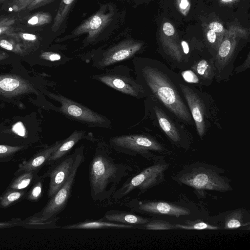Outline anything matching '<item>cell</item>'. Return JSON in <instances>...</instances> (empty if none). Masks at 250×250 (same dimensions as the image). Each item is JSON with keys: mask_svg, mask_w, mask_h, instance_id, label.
<instances>
[{"mask_svg": "<svg viewBox=\"0 0 250 250\" xmlns=\"http://www.w3.org/2000/svg\"><path fill=\"white\" fill-rule=\"evenodd\" d=\"M133 64L136 79L147 97L156 99L174 117L185 125L194 122L181 93L178 73L156 60L135 57Z\"/></svg>", "mask_w": 250, "mask_h": 250, "instance_id": "6da1fadb", "label": "cell"}, {"mask_svg": "<svg viewBox=\"0 0 250 250\" xmlns=\"http://www.w3.org/2000/svg\"><path fill=\"white\" fill-rule=\"evenodd\" d=\"M131 170L130 166L117 163L104 146L99 143L89 166L92 200L103 201L112 196Z\"/></svg>", "mask_w": 250, "mask_h": 250, "instance_id": "7a4b0ae2", "label": "cell"}, {"mask_svg": "<svg viewBox=\"0 0 250 250\" xmlns=\"http://www.w3.org/2000/svg\"><path fill=\"white\" fill-rule=\"evenodd\" d=\"M74 152L75 158L72 169L65 183L40 211L26 218L23 223L44 228H59L57 225L59 219L57 215L65 208L71 196L78 169L85 159L82 146Z\"/></svg>", "mask_w": 250, "mask_h": 250, "instance_id": "3957f363", "label": "cell"}, {"mask_svg": "<svg viewBox=\"0 0 250 250\" xmlns=\"http://www.w3.org/2000/svg\"><path fill=\"white\" fill-rule=\"evenodd\" d=\"M179 86L197 132L203 139L212 125L217 124L215 121L217 110L215 101L202 88L188 84L181 78Z\"/></svg>", "mask_w": 250, "mask_h": 250, "instance_id": "277c9868", "label": "cell"}, {"mask_svg": "<svg viewBox=\"0 0 250 250\" xmlns=\"http://www.w3.org/2000/svg\"><path fill=\"white\" fill-rule=\"evenodd\" d=\"M145 107V117H148L172 143L179 146L188 144L191 134L185 124L174 117L156 99L146 97Z\"/></svg>", "mask_w": 250, "mask_h": 250, "instance_id": "5b68a950", "label": "cell"}, {"mask_svg": "<svg viewBox=\"0 0 250 250\" xmlns=\"http://www.w3.org/2000/svg\"><path fill=\"white\" fill-rule=\"evenodd\" d=\"M127 66L120 64L106 69L102 73L92 76L98 81L122 93L136 99L146 98L147 94L143 86L131 74Z\"/></svg>", "mask_w": 250, "mask_h": 250, "instance_id": "8992f818", "label": "cell"}, {"mask_svg": "<svg viewBox=\"0 0 250 250\" xmlns=\"http://www.w3.org/2000/svg\"><path fill=\"white\" fill-rule=\"evenodd\" d=\"M47 95L60 104L58 111L67 118L89 127H112L110 120L84 105L60 94L48 92Z\"/></svg>", "mask_w": 250, "mask_h": 250, "instance_id": "52a82bcc", "label": "cell"}, {"mask_svg": "<svg viewBox=\"0 0 250 250\" xmlns=\"http://www.w3.org/2000/svg\"><path fill=\"white\" fill-rule=\"evenodd\" d=\"M110 146L116 151L130 156L140 155L148 159L152 151L160 152L163 146L152 136L146 134L114 136L109 140Z\"/></svg>", "mask_w": 250, "mask_h": 250, "instance_id": "ba28073f", "label": "cell"}, {"mask_svg": "<svg viewBox=\"0 0 250 250\" xmlns=\"http://www.w3.org/2000/svg\"><path fill=\"white\" fill-rule=\"evenodd\" d=\"M143 45V42L132 39L123 40L96 55L93 58L92 64L98 69H106L135 56Z\"/></svg>", "mask_w": 250, "mask_h": 250, "instance_id": "9c48e42d", "label": "cell"}, {"mask_svg": "<svg viewBox=\"0 0 250 250\" xmlns=\"http://www.w3.org/2000/svg\"><path fill=\"white\" fill-rule=\"evenodd\" d=\"M167 167V164H156L128 178L115 191L112 198L115 200L120 199L135 189H139L141 193L145 192L161 181Z\"/></svg>", "mask_w": 250, "mask_h": 250, "instance_id": "30bf717a", "label": "cell"}, {"mask_svg": "<svg viewBox=\"0 0 250 250\" xmlns=\"http://www.w3.org/2000/svg\"><path fill=\"white\" fill-rule=\"evenodd\" d=\"M236 36H226L214 57L215 80L217 83L226 82L232 75L237 55Z\"/></svg>", "mask_w": 250, "mask_h": 250, "instance_id": "8fae6325", "label": "cell"}, {"mask_svg": "<svg viewBox=\"0 0 250 250\" xmlns=\"http://www.w3.org/2000/svg\"><path fill=\"white\" fill-rule=\"evenodd\" d=\"M179 180L196 189L221 192L230 189V186L222 177L212 170L203 168H193L183 174Z\"/></svg>", "mask_w": 250, "mask_h": 250, "instance_id": "7c38bea8", "label": "cell"}, {"mask_svg": "<svg viewBox=\"0 0 250 250\" xmlns=\"http://www.w3.org/2000/svg\"><path fill=\"white\" fill-rule=\"evenodd\" d=\"M114 15V10L110 5H103L96 13L74 29L69 38L86 33L87 42H92L95 41L111 21Z\"/></svg>", "mask_w": 250, "mask_h": 250, "instance_id": "4fadbf2b", "label": "cell"}, {"mask_svg": "<svg viewBox=\"0 0 250 250\" xmlns=\"http://www.w3.org/2000/svg\"><path fill=\"white\" fill-rule=\"evenodd\" d=\"M75 158L74 152L67 154L59 159L48 169L42 177L49 178L48 196L51 198L61 188L69 176Z\"/></svg>", "mask_w": 250, "mask_h": 250, "instance_id": "5bb4252c", "label": "cell"}, {"mask_svg": "<svg viewBox=\"0 0 250 250\" xmlns=\"http://www.w3.org/2000/svg\"><path fill=\"white\" fill-rule=\"evenodd\" d=\"M132 210L137 212L163 214L179 217L190 214V211L184 207L165 202H145L133 199L127 204Z\"/></svg>", "mask_w": 250, "mask_h": 250, "instance_id": "9a60e30c", "label": "cell"}, {"mask_svg": "<svg viewBox=\"0 0 250 250\" xmlns=\"http://www.w3.org/2000/svg\"><path fill=\"white\" fill-rule=\"evenodd\" d=\"M25 94L38 93L33 84L21 76L14 74L0 75V94L13 97Z\"/></svg>", "mask_w": 250, "mask_h": 250, "instance_id": "2e32d148", "label": "cell"}, {"mask_svg": "<svg viewBox=\"0 0 250 250\" xmlns=\"http://www.w3.org/2000/svg\"><path fill=\"white\" fill-rule=\"evenodd\" d=\"M63 140L56 142L51 146L42 149L27 161L19 164L15 174L29 171H37L46 164L53 153L58 148Z\"/></svg>", "mask_w": 250, "mask_h": 250, "instance_id": "e0dca14e", "label": "cell"}, {"mask_svg": "<svg viewBox=\"0 0 250 250\" xmlns=\"http://www.w3.org/2000/svg\"><path fill=\"white\" fill-rule=\"evenodd\" d=\"M188 68H190L197 74L204 86L211 85L215 79L214 57L212 56L199 57L193 62Z\"/></svg>", "mask_w": 250, "mask_h": 250, "instance_id": "ac0fdd59", "label": "cell"}, {"mask_svg": "<svg viewBox=\"0 0 250 250\" xmlns=\"http://www.w3.org/2000/svg\"><path fill=\"white\" fill-rule=\"evenodd\" d=\"M100 220L136 226H141L149 221L148 219L136 214L116 210L107 211Z\"/></svg>", "mask_w": 250, "mask_h": 250, "instance_id": "d6986e66", "label": "cell"}, {"mask_svg": "<svg viewBox=\"0 0 250 250\" xmlns=\"http://www.w3.org/2000/svg\"><path fill=\"white\" fill-rule=\"evenodd\" d=\"M141 226L126 225L103 220L85 221L64 226V229H136Z\"/></svg>", "mask_w": 250, "mask_h": 250, "instance_id": "ffe728a7", "label": "cell"}, {"mask_svg": "<svg viewBox=\"0 0 250 250\" xmlns=\"http://www.w3.org/2000/svg\"><path fill=\"white\" fill-rule=\"evenodd\" d=\"M83 130H75L67 138L63 139L58 148L48 160L46 165H51L59 159L67 155L70 150L80 140L86 137Z\"/></svg>", "mask_w": 250, "mask_h": 250, "instance_id": "44dd1931", "label": "cell"}, {"mask_svg": "<svg viewBox=\"0 0 250 250\" xmlns=\"http://www.w3.org/2000/svg\"><path fill=\"white\" fill-rule=\"evenodd\" d=\"M75 0H62L51 27L53 31H57L59 29L61 24L67 17Z\"/></svg>", "mask_w": 250, "mask_h": 250, "instance_id": "7402d4cb", "label": "cell"}, {"mask_svg": "<svg viewBox=\"0 0 250 250\" xmlns=\"http://www.w3.org/2000/svg\"><path fill=\"white\" fill-rule=\"evenodd\" d=\"M39 177L37 171L23 172L11 183L8 188L23 190L30 185L33 180H36Z\"/></svg>", "mask_w": 250, "mask_h": 250, "instance_id": "603a6c76", "label": "cell"}, {"mask_svg": "<svg viewBox=\"0 0 250 250\" xmlns=\"http://www.w3.org/2000/svg\"><path fill=\"white\" fill-rule=\"evenodd\" d=\"M25 195L23 190L7 189L0 196V207L6 208L19 201Z\"/></svg>", "mask_w": 250, "mask_h": 250, "instance_id": "cb8c5ba5", "label": "cell"}, {"mask_svg": "<svg viewBox=\"0 0 250 250\" xmlns=\"http://www.w3.org/2000/svg\"><path fill=\"white\" fill-rule=\"evenodd\" d=\"M242 210H236L227 216L224 225L225 229H237L244 226Z\"/></svg>", "mask_w": 250, "mask_h": 250, "instance_id": "d4e9b609", "label": "cell"}, {"mask_svg": "<svg viewBox=\"0 0 250 250\" xmlns=\"http://www.w3.org/2000/svg\"><path fill=\"white\" fill-rule=\"evenodd\" d=\"M178 74L185 83L199 88L204 87L200 79L190 68L179 70Z\"/></svg>", "mask_w": 250, "mask_h": 250, "instance_id": "484cf974", "label": "cell"}, {"mask_svg": "<svg viewBox=\"0 0 250 250\" xmlns=\"http://www.w3.org/2000/svg\"><path fill=\"white\" fill-rule=\"evenodd\" d=\"M141 226L142 228L148 230H167L176 229L175 225L162 220L149 221Z\"/></svg>", "mask_w": 250, "mask_h": 250, "instance_id": "4316f807", "label": "cell"}, {"mask_svg": "<svg viewBox=\"0 0 250 250\" xmlns=\"http://www.w3.org/2000/svg\"><path fill=\"white\" fill-rule=\"evenodd\" d=\"M42 178L39 177L34 183L29 191L28 199L32 201H38L42 194Z\"/></svg>", "mask_w": 250, "mask_h": 250, "instance_id": "83f0119b", "label": "cell"}, {"mask_svg": "<svg viewBox=\"0 0 250 250\" xmlns=\"http://www.w3.org/2000/svg\"><path fill=\"white\" fill-rule=\"evenodd\" d=\"M0 47L20 55H24L26 53V51L22 47L21 44L4 39L0 40Z\"/></svg>", "mask_w": 250, "mask_h": 250, "instance_id": "f1b7e54d", "label": "cell"}, {"mask_svg": "<svg viewBox=\"0 0 250 250\" xmlns=\"http://www.w3.org/2000/svg\"><path fill=\"white\" fill-rule=\"evenodd\" d=\"M176 229H195V230H203V229H217L218 228L216 226L210 225L204 222H198L195 223L189 224L188 225H175Z\"/></svg>", "mask_w": 250, "mask_h": 250, "instance_id": "f546056e", "label": "cell"}, {"mask_svg": "<svg viewBox=\"0 0 250 250\" xmlns=\"http://www.w3.org/2000/svg\"><path fill=\"white\" fill-rule=\"evenodd\" d=\"M51 21V16L48 13H39L32 16L27 21L30 25H40L50 23Z\"/></svg>", "mask_w": 250, "mask_h": 250, "instance_id": "4dcf8cb0", "label": "cell"}, {"mask_svg": "<svg viewBox=\"0 0 250 250\" xmlns=\"http://www.w3.org/2000/svg\"><path fill=\"white\" fill-rule=\"evenodd\" d=\"M24 148L23 146H12L7 145H0V158L11 156Z\"/></svg>", "mask_w": 250, "mask_h": 250, "instance_id": "1f68e13d", "label": "cell"}, {"mask_svg": "<svg viewBox=\"0 0 250 250\" xmlns=\"http://www.w3.org/2000/svg\"><path fill=\"white\" fill-rule=\"evenodd\" d=\"M34 0H12L8 5L10 9L15 12L21 11L26 9L27 7Z\"/></svg>", "mask_w": 250, "mask_h": 250, "instance_id": "d6a6232c", "label": "cell"}, {"mask_svg": "<svg viewBox=\"0 0 250 250\" xmlns=\"http://www.w3.org/2000/svg\"><path fill=\"white\" fill-rule=\"evenodd\" d=\"M40 58L45 61L51 62H60L63 58L59 53L53 52H42Z\"/></svg>", "mask_w": 250, "mask_h": 250, "instance_id": "836d02e7", "label": "cell"}, {"mask_svg": "<svg viewBox=\"0 0 250 250\" xmlns=\"http://www.w3.org/2000/svg\"><path fill=\"white\" fill-rule=\"evenodd\" d=\"M21 37L22 40L24 41V43L22 47L25 50L27 48H30L32 47L33 45L31 42L35 44L37 41V36L32 34L23 33L21 34Z\"/></svg>", "mask_w": 250, "mask_h": 250, "instance_id": "e575fe53", "label": "cell"}, {"mask_svg": "<svg viewBox=\"0 0 250 250\" xmlns=\"http://www.w3.org/2000/svg\"><path fill=\"white\" fill-rule=\"evenodd\" d=\"M54 0H34L26 8L28 10H32L49 3Z\"/></svg>", "mask_w": 250, "mask_h": 250, "instance_id": "d590c367", "label": "cell"}, {"mask_svg": "<svg viewBox=\"0 0 250 250\" xmlns=\"http://www.w3.org/2000/svg\"><path fill=\"white\" fill-rule=\"evenodd\" d=\"M250 53L248 54V56L243 63L239 66L234 68L233 74H238L245 71L250 67Z\"/></svg>", "mask_w": 250, "mask_h": 250, "instance_id": "8d00e7d4", "label": "cell"}, {"mask_svg": "<svg viewBox=\"0 0 250 250\" xmlns=\"http://www.w3.org/2000/svg\"><path fill=\"white\" fill-rule=\"evenodd\" d=\"M209 28L217 34L223 33L224 32V28L220 22L213 21L209 24Z\"/></svg>", "mask_w": 250, "mask_h": 250, "instance_id": "74e56055", "label": "cell"}, {"mask_svg": "<svg viewBox=\"0 0 250 250\" xmlns=\"http://www.w3.org/2000/svg\"><path fill=\"white\" fill-rule=\"evenodd\" d=\"M163 30L167 36H172L175 33V29L173 25L169 22H166L163 25Z\"/></svg>", "mask_w": 250, "mask_h": 250, "instance_id": "f35d334b", "label": "cell"}, {"mask_svg": "<svg viewBox=\"0 0 250 250\" xmlns=\"http://www.w3.org/2000/svg\"><path fill=\"white\" fill-rule=\"evenodd\" d=\"M20 219H13L12 220L4 222H0V228L12 227L21 224Z\"/></svg>", "mask_w": 250, "mask_h": 250, "instance_id": "ab89813d", "label": "cell"}, {"mask_svg": "<svg viewBox=\"0 0 250 250\" xmlns=\"http://www.w3.org/2000/svg\"><path fill=\"white\" fill-rule=\"evenodd\" d=\"M188 0H181L179 6L182 9H185L188 5Z\"/></svg>", "mask_w": 250, "mask_h": 250, "instance_id": "60d3db41", "label": "cell"}, {"mask_svg": "<svg viewBox=\"0 0 250 250\" xmlns=\"http://www.w3.org/2000/svg\"><path fill=\"white\" fill-rule=\"evenodd\" d=\"M9 57V55L3 52H0V61L3 60Z\"/></svg>", "mask_w": 250, "mask_h": 250, "instance_id": "b9f144b4", "label": "cell"}, {"mask_svg": "<svg viewBox=\"0 0 250 250\" xmlns=\"http://www.w3.org/2000/svg\"><path fill=\"white\" fill-rule=\"evenodd\" d=\"M8 30L7 27H0V35L2 34V33H4V32Z\"/></svg>", "mask_w": 250, "mask_h": 250, "instance_id": "7bdbcfd3", "label": "cell"}, {"mask_svg": "<svg viewBox=\"0 0 250 250\" xmlns=\"http://www.w3.org/2000/svg\"><path fill=\"white\" fill-rule=\"evenodd\" d=\"M234 0H221V1L225 3H229L233 1Z\"/></svg>", "mask_w": 250, "mask_h": 250, "instance_id": "ee69618b", "label": "cell"}, {"mask_svg": "<svg viewBox=\"0 0 250 250\" xmlns=\"http://www.w3.org/2000/svg\"><path fill=\"white\" fill-rule=\"evenodd\" d=\"M6 0H0V5Z\"/></svg>", "mask_w": 250, "mask_h": 250, "instance_id": "f6af8a7d", "label": "cell"}]
</instances>
